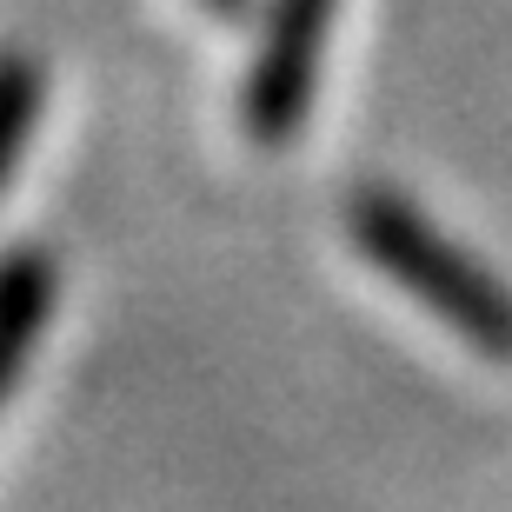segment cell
<instances>
[{
  "mask_svg": "<svg viewBox=\"0 0 512 512\" xmlns=\"http://www.w3.org/2000/svg\"><path fill=\"white\" fill-rule=\"evenodd\" d=\"M346 233L386 280L406 286L473 353L512 366V286L493 280L466 247H453L413 200H399L393 187H360L346 200Z\"/></svg>",
  "mask_w": 512,
  "mask_h": 512,
  "instance_id": "cell-1",
  "label": "cell"
},
{
  "mask_svg": "<svg viewBox=\"0 0 512 512\" xmlns=\"http://www.w3.org/2000/svg\"><path fill=\"white\" fill-rule=\"evenodd\" d=\"M333 7L340 0H273L266 40L253 54V80H247V127L260 147H286L300 133L306 107H313V87H320Z\"/></svg>",
  "mask_w": 512,
  "mask_h": 512,
  "instance_id": "cell-2",
  "label": "cell"
},
{
  "mask_svg": "<svg viewBox=\"0 0 512 512\" xmlns=\"http://www.w3.org/2000/svg\"><path fill=\"white\" fill-rule=\"evenodd\" d=\"M54 313V260L47 253H14L0 260V406L14 393L40 346V326Z\"/></svg>",
  "mask_w": 512,
  "mask_h": 512,
  "instance_id": "cell-3",
  "label": "cell"
},
{
  "mask_svg": "<svg viewBox=\"0 0 512 512\" xmlns=\"http://www.w3.org/2000/svg\"><path fill=\"white\" fill-rule=\"evenodd\" d=\"M40 100H47V74H40V60L0 54V187H7L14 160L27 153V140H34Z\"/></svg>",
  "mask_w": 512,
  "mask_h": 512,
  "instance_id": "cell-4",
  "label": "cell"
},
{
  "mask_svg": "<svg viewBox=\"0 0 512 512\" xmlns=\"http://www.w3.org/2000/svg\"><path fill=\"white\" fill-rule=\"evenodd\" d=\"M207 7H213V14H220V20H240V14H247V7H253V0H207Z\"/></svg>",
  "mask_w": 512,
  "mask_h": 512,
  "instance_id": "cell-5",
  "label": "cell"
}]
</instances>
